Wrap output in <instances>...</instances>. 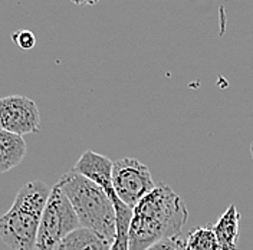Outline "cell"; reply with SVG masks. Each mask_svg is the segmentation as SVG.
<instances>
[{"instance_id": "1", "label": "cell", "mask_w": 253, "mask_h": 250, "mask_svg": "<svg viewBox=\"0 0 253 250\" xmlns=\"http://www.w3.org/2000/svg\"><path fill=\"white\" fill-rule=\"evenodd\" d=\"M187 219L181 197L170 186L158 184L132 208L129 250H145L163 239L181 235Z\"/></svg>"}, {"instance_id": "2", "label": "cell", "mask_w": 253, "mask_h": 250, "mask_svg": "<svg viewBox=\"0 0 253 250\" xmlns=\"http://www.w3.org/2000/svg\"><path fill=\"white\" fill-rule=\"evenodd\" d=\"M50 188L45 181L26 183L12 207L0 216V239L12 250H35L36 237Z\"/></svg>"}, {"instance_id": "3", "label": "cell", "mask_w": 253, "mask_h": 250, "mask_svg": "<svg viewBox=\"0 0 253 250\" xmlns=\"http://www.w3.org/2000/svg\"><path fill=\"white\" fill-rule=\"evenodd\" d=\"M58 184L72 204L79 226L95 230L112 242L115 236V208L110 196L74 168L65 172Z\"/></svg>"}, {"instance_id": "4", "label": "cell", "mask_w": 253, "mask_h": 250, "mask_svg": "<svg viewBox=\"0 0 253 250\" xmlns=\"http://www.w3.org/2000/svg\"><path fill=\"white\" fill-rule=\"evenodd\" d=\"M78 227H81L78 216L61 186L56 183L50 188L42 213L35 250H53L65 236Z\"/></svg>"}, {"instance_id": "5", "label": "cell", "mask_w": 253, "mask_h": 250, "mask_svg": "<svg viewBox=\"0 0 253 250\" xmlns=\"http://www.w3.org/2000/svg\"><path fill=\"white\" fill-rule=\"evenodd\" d=\"M112 187L123 203L134 208L156 188V183L144 163L135 158H121L112 166Z\"/></svg>"}, {"instance_id": "6", "label": "cell", "mask_w": 253, "mask_h": 250, "mask_svg": "<svg viewBox=\"0 0 253 250\" xmlns=\"http://www.w3.org/2000/svg\"><path fill=\"white\" fill-rule=\"evenodd\" d=\"M0 129L16 135L38 134L41 129V114L38 105L23 95L0 98Z\"/></svg>"}, {"instance_id": "7", "label": "cell", "mask_w": 253, "mask_h": 250, "mask_svg": "<svg viewBox=\"0 0 253 250\" xmlns=\"http://www.w3.org/2000/svg\"><path fill=\"white\" fill-rule=\"evenodd\" d=\"M112 166L114 163L108 157L88 150L77 161L74 170L88 180L94 181L95 184H98L108 196H111L115 193L112 187Z\"/></svg>"}, {"instance_id": "8", "label": "cell", "mask_w": 253, "mask_h": 250, "mask_svg": "<svg viewBox=\"0 0 253 250\" xmlns=\"http://www.w3.org/2000/svg\"><path fill=\"white\" fill-rule=\"evenodd\" d=\"M111 245L112 242L110 239L99 235L98 232L86 227H78L65 236L53 250H111Z\"/></svg>"}, {"instance_id": "9", "label": "cell", "mask_w": 253, "mask_h": 250, "mask_svg": "<svg viewBox=\"0 0 253 250\" xmlns=\"http://www.w3.org/2000/svg\"><path fill=\"white\" fill-rule=\"evenodd\" d=\"M26 150L23 137L0 129V174L17 167L26 156Z\"/></svg>"}, {"instance_id": "10", "label": "cell", "mask_w": 253, "mask_h": 250, "mask_svg": "<svg viewBox=\"0 0 253 250\" xmlns=\"http://www.w3.org/2000/svg\"><path fill=\"white\" fill-rule=\"evenodd\" d=\"M239 211L236 206L230 204L221 217L213 226V232L221 250H236L239 239Z\"/></svg>"}, {"instance_id": "11", "label": "cell", "mask_w": 253, "mask_h": 250, "mask_svg": "<svg viewBox=\"0 0 253 250\" xmlns=\"http://www.w3.org/2000/svg\"><path fill=\"white\" fill-rule=\"evenodd\" d=\"M115 208V236L111 245V250H129V223L132 217V208L124 204L117 194H111Z\"/></svg>"}, {"instance_id": "12", "label": "cell", "mask_w": 253, "mask_h": 250, "mask_svg": "<svg viewBox=\"0 0 253 250\" xmlns=\"http://www.w3.org/2000/svg\"><path fill=\"white\" fill-rule=\"evenodd\" d=\"M190 250H221L213 227L194 229L186 237Z\"/></svg>"}, {"instance_id": "13", "label": "cell", "mask_w": 253, "mask_h": 250, "mask_svg": "<svg viewBox=\"0 0 253 250\" xmlns=\"http://www.w3.org/2000/svg\"><path fill=\"white\" fill-rule=\"evenodd\" d=\"M145 250H190V248L187 246V240L181 235H177L163 239Z\"/></svg>"}, {"instance_id": "14", "label": "cell", "mask_w": 253, "mask_h": 250, "mask_svg": "<svg viewBox=\"0 0 253 250\" xmlns=\"http://www.w3.org/2000/svg\"><path fill=\"white\" fill-rule=\"evenodd\" d=\"M12 39L16 45L23 50H31L32 47H35V45H36V38L31 31L16 32V33H13Z\"/></svg>"}, {"instance_id": "15", "label": "cell", "mask_w": 253, "mask_h": 250, "mask_svg": "<svg viewBox=\"0 0 253 250\" xmlns=\"http://www.w3.org/2000/svg\"><path fill=\"white\" fill-rule=\"evenodd\" d=\"M71 1L78 4V6H94V4H96L101 0H71Z\"/></svg>"}, {"instance_id": "16", "label": "cell", "mask_w": 253, "mask_h": 250, "mask_svg": "<svg viewBox=\"0 0 253 250\" xmlns=\"http://www.w3.org/2000/svg\"><path fill=\"white\" fill-rule=\"evenodd\" d=\"M251 153H252V160H253V141H252V145H251Z\"/></svg>"}]
</instances>
